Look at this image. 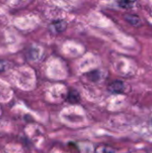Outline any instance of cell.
<instances>
[{
    "instance_id": "cell-6",
    "label": "cell",
    "mask_w": 152,
    "mask_h": 153,
    "mask_svg": "<svg viewBox=\"0 0 152 153\" xmlns=\"http://www.w3.org/2000/svg\"><path fill=\"white\" fill-rule=\"evenodd\" d=\"M88 77L92 82H97L99 79V71H92L90 74H88Z\"/></svg>"
},
{
    "instance_id": "cell-5",
    "label": "cell",
    "mask_w": 152,
    "mask_h": 153,
    "mask_svg": "<svg viewBox=\"0 0 152 153\" xmlns=\"http://www.w3.org/2000/svg\"><path fill=\"white\" fill-rule=\"evenodd\" d=\"M95 153H115V150L109 146L101 145V146H99L96 148Z\"/></svg>"
},
{
    "instance_id": "cell-3",
    "label": "cell",
    "mask_w": 152,
    "mask_h": 153,
    "mask_svg": "<svg viewBox=\"0 0 152 153\" xmlns=\"http://www.w3.org/2000/svg\"><path fill=\"white\" fill-rule=\"evenodd\" d=\"M81 100V97H80V94L77 91L75 90H72L69 91L68 95H67V98H66V100L69 102V103H72V104H75V103H78Z\"/></svg>"
},
{
    "instance_id": "cell-4",
    "label": "cell",
    "mask_w": 152,
    "mask_h": 153,
    "mask_svg": "<svg viewBox=\"0 0 152 153\" xmlns=\"http://www.w3.org/2000/svg\"><path fill=\"white\" fill-rule=\"evenodd\" d=\"M125 19L126 20V22L128 23H130L131 25L135 26V27L140 26L141 22H142L141 18L138 15H136V14H126L125 16Z\"/></svg>"
},
{
    "instance_id": "cell-2",
    "label": "cell",
    "mask_w": 152,
    "mask_h": 153,
    "mask_svg": "<svg viewBox=\"0 0 152 153\" xmlns=\"http://www.w3.org/2000/svg\"><path fill=\"white\" fill-rule=\"evenodd\" d=\"M108 90L113 94H121L125 91V84L122 81H114L108 85Z\"/></svg>"
},
{
    "instance_id": "cell-7",
    "label": "cell",
    "mask_w": 152,
    "mask_h": 153,
    "mask_svg": "<svg viewBox=\"0 0 152 153\" xmlns=\"http://www.w3.org/2000/svg\"><path fill=\"white\" fill-rule=\"evenodd\" d=\"M133 4V0H119L118 4L122 8H129Z\"/></svg>"
},
{
    "instance_id": "cell-1",
    "label": "cell",
    "mask_w": 152,
    "mask_h": 153,
    "mask_svg": "<svg viewBox=\"0 0 152 153\" xmlns=\"http://www.w3.org/2000/svg\"><path fill=\"white\" fill-rule=\"evenodd\" d=\"M66 27H67V23L64 20H55L51 22V23L49 24V30L54 34H58L63 32L64 30H65Z\"/></svg>"
},
{
    "instance_id": "cell-8",
    "label": "cell",
    "mask_w": 152,
    "mask_h": 153,
    "mask_svg": "<svg viewBox=\"0 0 152 153\" xmlns=\"http://www.w3.org/2000/svg\"><path fill=\"white\" fill-rule=\"evenodd\" d=\"M9 67H10L9 62L0 59V73H3V72L6 71Z\"/></svg>"
}]
</instances>
